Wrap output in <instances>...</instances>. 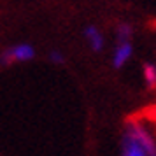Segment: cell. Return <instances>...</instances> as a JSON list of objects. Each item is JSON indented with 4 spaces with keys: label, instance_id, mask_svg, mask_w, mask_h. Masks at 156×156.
I'll use <instances>...</instances> for the list:
<instances>
[{
    "label": "cell",
    "instance_id": "cell-1",
    "mask_svg": "<svg viewBox=\"0 0 156 156\" xmlns=\"http://www.w3.org/2000/svg\"><path fill=\"white\" fill-rule=\"evenodd\" d=\"M128 132L137 139V142L140 144V147L144 149L146 156H156V147H154V142H153V137L146 132V128L142 126L135 118L128 119Z\"/></svg>",
    "mask_w": 156,
    "mask_h": 156
},
{
    "label": "cell",
    "instance_id": "cell-2",
    "mask_svg": "<svg viewBox=\"0 0 156 156\" xmlns=\"http://www.w3.org/2000/svg\"><path fill=\"white\" fill-rule=\"evenodd\" d=\"M123 156H146L140 144L130 132H126L123 137Z\"/></svg>",
    "mask_w": 156,
    "mask_h": 156
},
{
    "label": "cell",
    "instance_id": "cell-3",
    "mask_svg": "<svg viewBox=\"0 0 156 156\" xmlns=\"http://www.w3.org/2000/svg\"><path fill=\"white\" fill-rule=\"evenodd\" d=\"M11 51V56H12V62H23V60H30L34 58V48L28 46V44H21V46H16Z\"/></svg>",
    "mask_w": 156,
    "mask_h": 156
},
{
    "label": "cell",
    "instance_id": "cell-4",
    "mask_svg": "<svg viewBox=\"0 0 156 156\" xmlns=\"http://www.w3.org/2000/svg\"><path fill=\"white\" fill-rule=\"evenodd\" d=\"M130 55H132V46H130V42L119 44V48L116 49V55H114V67L116 69L123 67V63L130 58Z\"/></svg>",
    "mask_w": 156,
    "mask_h": 156
},
{
    "label": "cell",
    "instance_id": "cell-5",
    "mask_svg": "<svg viewBox=\"0 0 156 156\" xmlns=\"http://www.w3.org/2000/svg\"><path fill=\"white\" fill-rule=\"evenodd\" d=\"M84 35L91 41V48L95 51H100L102 49V46H104V41H102V35L98 34V30L95 28V27H88L84 30Z\"/></svg>",
    "mask_w": 156,
    "mask_h": 156
},
{
    "label": "cell",
    "instance_id": "cell-6",
    "mask_svg": "<svg viewBox=\"0 0 156 156\" xmlns=\"http://www.w3.org/2000/svg\"><path fill=\"white\" fill-rule=\"evenodd\" d=\"M144 76H146V81H147L149 88L151 90L156 88V67L154 65H146L144 67Z\"/></svg>",
    "mask_w": 156,
    "mask_h": 156
},
{
    "label": "cell",
    "instance_id": "cell-7",
    "mask_svg": "<svg viewBox=\"0 0 156 156\" xmlns=\"http://www.w3.org/2000/svg\"><path fill=\"white\" fill-rule=\"evenodd\" d=\"M118 34H119V44L128 42V39H130V34H132V28H130V25H119V28H118Z\"/></svg>",
    "mask_w": 156,
    "mask_h": 156
},
{
    "label": "cell",
    "instance_id": "cell-8",
    "mask_svg": "<svg viewBox=\"0 0 156 156\" xmlns=\"http://www.w3.org/2000/svg\"><path fill=\"white\" fill-rule=\"evenodd\" d=\"M142 114H146V116H147V119H151V121H154V123H156V104L153 107L146 109V111H142Z\"/></svg>",
    "mask_w": 156,
    "mask_h": 156
},
{
    "label": "cell",
    "instance_id": "cell-9",
    "mask_svg": "<svg viewBox=\"0 0 156 156\" xmlns=\"http://www.w3.org/2000/svg\"><path fill=\"white\" fill-rule=\"evenodd\" d=\"M51 58H53V60H56L58 63H60V62H63V56H62L60 53H53V55H51Z\"/></svg>",
    "mask_w": 156,
    "mask_h": 156
}]
</instances>
